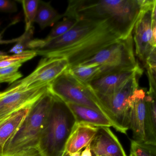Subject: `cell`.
Returning <instances> with one entry per match:
<instances>
[{
    "mask_svg": "<svg viewBox=\"0 0 156 156\" xmlns=\"http://www.w3.org/2000/svg\"><path fill=\"white\" fill-rule=\"evenodd\" d=\"M32 107L22 109L0 121V146L4 148L6 143L19 129Z\"/></svg>",
    "mask_w": 156,
    "mask_h": 156,
    "instance_id": "obj_16",
    "label": "cell"
},
{
    "mask_svg": "<svg viewBox=\"0 0 156 156\" xmlns=\"http://www.w3.org/2000/svg\"><path fill=\"white\" fill-rule=\"evenodd\" d=\"M152 0H70L63 17L76 20H112L128 36L143 9Z\"/></svg>",
    "mask_w": 156,
    "mask_h": 156,
    "instance_id": "obj_2",
    "label": "cell"
},
{
    "mask_svg": "<svg viewBox=\"0 0 156 156\" xmlns=\"http://www.w3.org/2000/svg\"><path fill=\"white\" fill-rule=\"evenodd\" d=\"M80 65H100L114 71L135 68L139 64L135 57L133 34L109 45Z\"/></svg>",
    "mask_w": 156,
    "mask_h": 156,
    "instance_id": "obj_7",
    "label": "cell"
},
{
    "mask_svg": "<svg viewBox=\"0 0 156 156\" xmlns=\"http://www.w3.org/2000/svg\"><path fill=\"white\" fill-rule=\"evenodd\" d=\"M128 37L112 20L80 19L62 36L48 41L32 39L27 48L44 57L65 58L71 67L81 64L109 45Z\"/></svg>",
    "mask_w": 156,
    "mask_h": 156,
    "instance_id": "obj_1",
    "label": "cell"
},
{
    "mask_svg": "<svg viewBox=\"0 0 156 156\" xmlns=\"http://www.w3.org/2000/svg\"><path fill=\"white\" fill-rule=\"evenodd\" d=\"M77 20L64 17L63 20L58 22L53 27L49 34L44 38L45 40H52L62 36L70 30L76 23Z\"/></svg>",
    "mask_w": 156,
    "mask_h": 156,
    "instance_id": "obj_20",
    "label": "cell"
},
{
    "mask_svg": "<svg viewBox=\"0 0 156 156\" xmlns=\"http://www.w3.org/2000/svg\"><path fill=\"white\" fill-rule=\"evenodd\" d=\"M39 146L44 156H62L75 122L66 104L54 96Z\"/></svg>",
    "mask_w": 156,
    "mask_h": 156,
    "instance_id": "obj_3",
    "label": "cell"
},
{
    "mask_svg": "<svg viewBox=\"0 0 156 156\" xmlns=\"http://www.w3.org/2000/svg\"><path fill=\"white\" fill-rule=\"evenodd\" d=\"M99 127L87 123L75 122L65 147L69 154L90 145L94 139Z\"/></svg>",
    "mask_w": 156,
    "mask_h": 156,
    "instance_id": "obj_14",
    "label": "cell"
},
{
    "mask_svg": "<svg viewBox=\"0 0 156 156\" xmlns=\"http://www.w3.org/2000/svg\"><path fill=\"white\" fill-rule=\"evenodd\" d=\"M143 70L138 66L133 69L109 72L88 84L95 93L108 94L113 93L121 88L131 77Z\"/></svg>",
    "mask_w": 156,
    "mask_h": 156,
    "instance_id": "obj_12",
    "label": "cell"
},
{
    "mask_svg": "<svg viewBox=\"0 0 156 156\" xmlns=\"http://www.w3.org/2000/svg\"><path fill=\"white\" fill-rule=\"evenodd\" d=\"M145 66H148L156 72V47L154 48L148 56Z\"/></svg>",
    "mask_w": 156,
    "mask_h": 156,
    "instance_id": "obj_28",
    "label": "cell"
},
{
    "mask_svg": "<svg viewBox=\"0 0 156 156\" xmlns=\"http://www.w3.org/2000/svg\"><path fill=\"white\" fill-rule=\"evenodd\" d=\"M128 156H135L133 154H132V153H130V155H129Z\"/></svg>",
    "mask_w": 156,
    "mask_h": 156,
    "instance_id": "obj_36",
    "label": "cell"
},
{
    "mask_svg": "<svg viewBox=\"0 0 156 156\" xmlns=\"http://www.w3.org/2000/svg\"><path fill=\"white\" fill-rule=\"evenodd\" d=\"M17 5L14 1L0 0V11L14 13L17 11Z\"/></svg>",
    "mask_w": 156,
    "mask_h": 156,
    "instance_id": "obj_26",
    "label": "cell"
},
{
    "mask_svg": "<svg viewBox=\"0 0 156 156\" xmlns=\"http://www.w3.org/2000/svg\"><path fill=\"white\" fill-rule=\"evenodd\" d=\"M153 21L154 27L156 26V0H154L153 5Z\"/></svg>",
    "mask_w": 156,
    "mask_h": 156,
    "instance_id": "obj_30",
    "label": "cell"
},
{
    "mask_svg": "<svg viewBox=\"0 0 156 156\" xmlns=\"http://www.w3.org/2000/svg\"><path fill=\"white\" fill-rule=\"evenodd\" d=\"M130 129L134 141L143 143H156V135L151 119L147 92L137 89L131 100Z\"/></svg>",
    "mask_w": 156,
    "mask_h": 156,
    "instance_id": "obj_8",
    "label": "cell"
},
{
    "mask_svg": "<svg viewBox=\"0 0 156 156\" xmlns=\"http://www.w3.org/2000/svg\"><path fill=\"white\" fill-rule=\"evenodd\" d=\"M81 151L80 152H76V153H73L70 154V156H81Z\"/></svg>",
    "mask_w": 156,
    "mask_h": 156,
    "instance_id": "obj_33",
    "label": "cell"
},
{
    "mask_svg": "<svg viewBox=\"0 0 156 156\" xmlns=\"http://www.w3.org/2000/svg\"><path fill=\"white\" fill-rule=\"evenodd\" d=\"M143 73L131 77L113 93L100 94L93 91L104 112L113 124V128L125 134L130 130L131 100L138 89L139 79Z\"/></svg>",
    "mask_w": 156,
    "mask_h": 156,
    "instance_id": "obj_5",
    "label": "cell"
},
{
    "mask_svg": "<svg viewBox=\"0 0 156 156\" xmlns=\"http://www.w3.org/2000/svg\"><path fill=\"white\" fill-rule=\"evenodd\" d=\"M130 153L135 156H156V143H143L132 140Z\"/></svg>",
    "mask_w": 156,
    "mask_h": 156,
    "instance_id": "obj_23",
    "label": "cell"
},
{
    "mask_svg": "<svg viewBox=\"0 0 156 156\" xmlns=\"http://www.w3.org/2000/svg\"><path fill=\"white\" fill-rule=\"evenodd\" d=\"M0 156H4V148L0 146Z\"/></svg>",
    "mask_w": 156,
    "mask_h": 156,
    "instance_id": "obj_34",
    "label": "cell"
},
{
    "mask_svg": "<svg viewBox=\"0 0 156 156\" xmlns=\"http://www.w3.org/2000/svg\"><path fill=\"white\" fill-rule=\"evenodd\" d=\"M147 75L149 82V89L154 92L156 96V72L147 66H145Z\"/></svg>",
    "mask_w": 156,
    "mask_h": 156,
    "instance_id": "obj_27",
    "label": "cell"
},
{
    "mask_svg": "<svg viewBox=\"0 0 156 156\" xmlns=\"http://www.w3.org/2000/svg\"><path fill=\"white\" fill-rule=\"evenodd\" d=\"M153 40H154V47H156V26L153 29Z\"/></svg>",
    "mask_w": 156,
    "mask_h": 156,
    "instance_id": "obj_31",
    "label": "cell"
},
{
    "mask_svg": "<svg viewBox=\"0 0 156 156\" xmlns=\"http://www.w3.org/2000/svg\"><path fill=\"white\" fill-rule=\"evenodd\" d=\"M68 71L81 82L88 84L104 74L115 71L100 65L84 66L79 65L69 68Z\"/></svg>",
    "mask_w": 156,
    "mask_h": 156,
    "instance_id": "obj_17",
    "label": "cell"
},
{
    "mask_svg": "<svg viewBox=\"0 0 156 156\" xmlns=\"http://www.w3.org/2000/svg\"><path fill=\"white\" fill-rule=\"evenodd\" d=\"M25 20V31L33 27L38 9L39 1L24 0L22 1Z\"/></svg>",
    "mask_w": 156,
    "mask_h": 156,
    "instance_id": "obj_21",
    "label": "cell"
},
{
    "mask_svg": "<svg viewBox=\"0 0 156 156\" xmlns=\"http://www.w3.org/2000/svg\"><path fill=\"white\" fill-rule=\"evenodd\" d=\"M4 156H44L39 146L27 147L10 154H4Z\"/></svg>",
    "mask_w": 156,
    "mask_h": 156,
    "instance_id": "obj_24",
    "label": "cell"
},
{
    "mask_svg": "<svg viewBox=\"0 0 156 156\" xmlns=\"http://www.w3.org/2000/svg\"><path fill=\"white\" fill-rule=\"evenodd\" d=\"M7 93V91L6 90V89L4 91L0 92V100H1L2 98L4 96H5Z\"/></svg>",
    "mask_w": 156,
    "mask_h": 156,
    "instance_id": "obj_32",
    "label": "cell"
},
{
    "mask_svg": "<svg viewBox=\"0 0 156 156\" xmlns=\"http://www.w3.org/2000/svg\"><path fill=\"white\" fill-rule=\"evenodd\" d=\"M75 122L88 124L98 127H114L111 120L102 113L94 109L71 103H65Z\"/></svg>",
    "mask_w": 156,
    "mask_h": 156,
    "instance_id": "obj_15",
    "label": "cell"
},
{
    "mask_svg": "<svg viewBox=\"0 0 156 156\" xmlns=\"http://www.w3.org/2000/svg\"><path fill=\"white\" fill-rule=\"evenodd\" d=\"M69 67L68 61L65 58L44 57L32 73L10 87L27 89L49 86Z\"/></svg>",
    "mask_w": 156,
    "mask_h": 156,
    "instance_id": "obj_9",
    "label": "cell"
},
{
    "mask_svg": "<svg viewBox=\"0 0 156 156\" xmlns=\"http://www.w3.org/2000/svg\"><path fill=\"white\" fill-rule=\"evenodd\" d=\"M62 156H70V155L69 154H68V153H67V152L65 151V152H64V154H63Z\"/></svg>",
    "mask_w": 156,
    "mask_h": 156,
    "instance_id": "obj_35",
    "label": "cell"
},
{
    "mask_svg": "<svg viewBox=\"0 0 156 156\" xmlns=\"http://www.w3.org/2000/svg\"><path fill=\"white\" fill-rule=\"evenodd\" d=\"M22 66L19 64L0 68V83L12 84L21 78L23 75L19 71V69Z\"/></svg>",
    "mask_w": 156,
    "mask_h": 156,
    "instance_id": "obj_22",
    "label": "cell"
},
{
    "mask_svg": "<svg viewBox=\"0 0 156 156\" xmlns=\"http://www.w3.org/2000/svg\"><path fill=\"white\" fill-rule=\"evenodd\" d=\"M151 119L156 135V96L154 92L149 89L147 91Z\"/></svg>",
    "mask_w": 156,
    "mask_h": 156,
    "instance_id": "obj_25",
    "label": "cell"
},
{
    "mask_svg": "<svg viewBox=\"0 0 156 156\" xmlns=\"http://www.w3.org/2000/svg\"><path fill=\"white\" fill-rule=\"evenodd\" d=\"M63 17V14H60L55 10L50 2L39 1L34 22L41 29L52 26Z\"/></svg>",
    "mask_w": 156,
    "mask_h": 156,
    "instance_id": "obj_18",
    "label": "cell"
},
{
    "mask_svg": "<svg viewBox=\"0 0 156 156\" xmlns=\"http://www.w3.org/2000/svg\"><path fill=\"white\" fill-rule=\"evenodd\" d=\"M54 98L48 90L33 105L19 129L6 143L4 148V154L39 145L40 136Z\"/></svg>",
    "mask_w": 156,
    "mask_h": 156,
    "instance_id": "obj_4",
    "label": "cell"
},
{
    "mask_svg": "<svg viewBox=\"0 0 156 156\" xmlns=\"http://www.w3.org/2000/svg\"><path fill=\"white\" fill-rule=\"evenodd\" d=\"M48 88L26 89L8 87L7 93L0 100V121L22 109L32 107L48 91Z\"/></svg>",
    "mask_w": 156,
    "mask_h": 156,
    "instance_id": "obj_10",
    "label": "cell"
},
{
    "mask_svg": "<svg viewBox=\"0 0 156 156\" xmlns=\"http://www.w3.org/2000/svg\"><path fill=\"white\" fill-rule=\"evenodd\" d=\"M154 0L145 6L136 23L133 32L135 52L145 66L147 60L154 47L153 10Z\"/></svg>",
    "mask_w": 156,
    "mask_h": 156,
    "instance_id": "obj_11",
    "label": "cell"
},
{
    "mask_svg": "<svg viewBox=\"0 0 156 156\" xmlns=\"http://www.w3.org/2000/svg\"><path fill=\"white\" fill-rule=\"evenodd\" d=\"M37 56L34 50H26L18 54L13 55H0V68L10 67L14 65H23V63L30 60Z\"/></svg>",
    "mask_w": 156,
    "mask_h": 156,
    "instance_id": "obj_19",
    "label": "cell"
},
{
    "mask_svg": "<svg viewBox=\"0 0 156 156\" xmlns=\"http://www.w3.org/2000/svg\"><path fill=\"white\" fill-rule=\"evenodd\" d=\"M48 90L64 102L89 107L105 115L89 85L80 81L68 70L49 85Z\"/></svg>",
    "mask_w": 156,
    "mask_h": 156,
    "instance_id": "obj_6",
    "label": "cell"
},
{
    "mask_svg": "<svg viewBox=\"0 0 156 156\" xmlns=\"http://www.w3.org/2000/svg\"><path fill=\"white\" fill-rule=\"evenodd\" d=\"M81 156H92V153L91 151L90 145L86 147L84 150L82 152Z\"/></svg>",
    "mask_w": 156,
    "mask_h": 156,
    "instance_id": "obj_29",
    "label": "cell"
},
{
    "mask_svg": "<svg viewBox=\"0 0 156 156\" xmlns=\"http://www.w3.org/2000/svg\"><path fill=\"white\" fill-rule=\"evenodd\" d=\"M90 146L94 156H127L118 138L109 127H99Z\"/></svg>",
    "mask_w": 156,
    "mask_h": 156,
    "instance_id": "obj_13",
    "label": "cell"
}]
</instances>
